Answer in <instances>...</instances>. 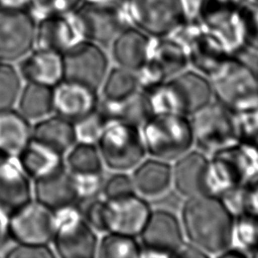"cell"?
I'll list each match as a JSON object with an SVG mask.
<instances>
[{
    "instance_id": "cell-10",
    "label": "cell",
    "mask_w": 258,
    "mask_h": 258,
    "mask_svg": "<svg viewBox=\"0 0 258 258\" xmlns=\"http://www.w3.org/2000/svg\"><path fill=\"white\" fill-rule=\"evenodd\" d=\"M36 20L27 9L0 7V61L20 60L34 48Z\"/></svg>"
},
{
    "instance_id": "cell-39",
    "label": "cell",
    "mask_w": 258,
    "mask_h": 258,
    "mask_svg": "<svg viewBox=\"0 0 258 258\" xmlns=\"http://www.w3.org/2000/svg\"><path fill=\"white\" fill-rule=\"evenodd\" d=\"M81 1L82 0H31L27 10L37 21L47 16L73 13L81 5Z\"/></svg>"
},
{
    "instance_id": "cell-32",
    "label": "cell",
    "mask_w": 258,
    "mask_h": 258,
    "mask_svg": "<svg viewBox=\"0 0 258 258\" xmlns=\"http://www.w3.org/2000/svg\"><path fill=\"white\" fill-rule=\"evenodd\" d=\"M137 90L139 89L135 72L117 64L109 69L99 91H101L103 99L120 101Z\"/></svg>"
},
{
    "instance_id": "cell-4",
    "label": "cell",
    "mask_w": 258,
    "mask_h": 258,
    "mask_svg": "<svg viewBox=\"0 0 258 258\" xmlns=\"http://www.w3.org/2000/svg\"><path fill=\"white\" fill-rule=\"evenodd\" d=\"M96 144L104 166L113 171L132 170L147 155L141 128L122 121L109 122Z\"/></svg>"
},
{
    "instance_id": "cell-20",
    "label": "cell",
    "mask_w": 258,
    "mask_h": 258,
    "mask_svg": "<svg viewBox=\"0 0 258 258\" xmlns=\"http://www.w3.org/2000/svg\"><path fill=\"white\" fill-rule=\"evenodd\" d=\"M209 155L197 149H190L173 161L172 185L182 197L189 198L203 194L204 176Z\"/></svg>"
},
{
    "instance_id": "cell-36",
    "label": "cell",
    "mask_w": 258,
    "mask_h": 258,
    "mask_svg": "<svg viewBox=\"0 0 258 258\" xmlns=\"http://www.w3.org/2000/svg\"><path fill=\"white\" fill-rule=\"evenodd\" d=\"M22 78L12 62L0 61V112L16 105L22 88Z\"/></svg>"
},
{
    "instance_id": "cell-12",
    "label": "cell",
    "mask_w": 258,
    "mask_h": 258,
    "mask_svg": "<svg viewBox=\"0 0 258 258\" xmlns=\"http://www.w3.org/2000/svg\"><path fill=\"white\" fill-rule=\"evenodd\" d=\"M53 250L62 258H93L97 256L99 238L82 214L55 224Z\"/></svg>"
},
{
    "instance_id": "cell-51",
    "label": "cell",
    "mask_w": 258,
    "mask_h": 258,
    "mask_svg": "<svg viewBox=\"0 0 258 258\" xmlns=\"http://www.w3.org/2000/svg\"><path fill=\"white\" fill-rule=\"evenodd\" d=\"M89 3H97V4H111V3H117L122 0H85Z\"/></svg>"
},
{
    "instance_id": "cell-1",
    "label": "cell",
    "mask_w": 258,
    "mask_h": 258,
    "mask_svg": "<svg viewBox=\"0 0 258 258\" xmlns=\"http://www.w3.org/2000/svg\"><path fill=\"white\" fill-rule=\"evenodd\" d=\"M234 221L222 200L207 194L186 198L181 208L185 239L209 256H219L231 246Z\"/></svg>"
},
{
    "instance_id": "cell-27",
    "label": "cell",
    "mask_w": 258,
    "mask_h": 258,
    "mask_svg": "<svg viewBox=\"0 0 258 258\" xmlns=\"http://www.w3.org/2000/svg\"><path fill=\"white\" fill-rule=\"evenodd\" d=\"M16 160L30 179L45 176L64 165L63 155L31 139L17 155Z\"/></svg>"
},
{
    "instance_id": "cell-24",
    "label": "cell",
    "mask_w": 258,
    "mask_h": 258,
    "mask_svg": "<svg viewBox=\"0 0 258 258\" xmlns=\"http://www.w3.org/2000/svg\"><path fill=\"white\" fill-rule=\"evenodd\" d=\"M242 184L244 180L238 167L224 150L210 155L204 176L203 194L222 198Z\"/></svg>"
},
{
    "instance_id": "cell-29",
    "label": "cell",
    "mask_w": 258,
    "mask_h": 258,
    "mask_svg": "<svg viewBox=\"0 0 258 258\" xmlns=\"http://www.w3.org/2000/svg\"><path fill=\"white\" fill-rule=\"evenodd\" d=\"M148 59L156 64L167 79L188 69L186 49L171 36L152 37Z\"/></svg>"
},
{
    "instance_id": "cell-34",
    "label": "cell",
    "mask_w": 258,
    "mask_h": 258,
    "mask_svg": "<svg viewBox=\"0 0 258 258\" xmlns=\"http://www.w3.org/2000/svg\"><path fill=\"white\" fill-rule=\"evenodd\" d=\"M232 246L244 251L248 257L258 256V217L241 214L235 217Z\"/></svg>"
},
{
    "instance_id": "cell-21",
    "label": "cell",
    "mask_w": 258,
    "mask_h": 258,
    "mask_svg": "<svg viewBox=\"0 0 258 258\" xmlns=\"http://www.w3.org/2000/svg\"><path fill=\"white\" fill-rule=\"evenodd\" d=\"M135 191L143 198H157L172 185L171 162L155 157L144 158L131 174Z\"/></svg>"
},
{
    "instance_id": "cell-31",
    "label": "cell",
    "mask_w": 258,
    "mask_h": 258,
    "mask_svg": "<svg viewBox=\"0 0 258 258\" xmlns=\"http://www.w3.org/2000/svg\"><path fill=\"white\" fill-rule=\"evenodd\" d=\"M64 165L72 173L104 172V163L96 143L77 140L66 152Z\"/></svg>"
},
{
    "instance_id": "cell-7",
    "label": "cell",
    "mask_w": 258,
    "mask_h": 258,
    "mask_svg": "<svg viewBox=\"0 0 258 258\" xmlns=\"http://www.w3.org/2000/svg\"><path fill=\"white\" fill-rule=\"evenodd\" d=\"M84 39L101 46L111 44L116 35L132 25L125 0L111 4H81L75 11Z\"/></svg>"
},
{
    "instance_id": "cell-44",
    "label": "cell",
    "mask_w": 258,
    "mask_h": 258,
    "mask_svg": "<svg viewBox=\"0 0 258 258\" xmlns=\"http://www.w3.org/2000/svg\"><path fill=\"white\" fill-rule=\"evenodd\" d=\"M6 258H53L55 252L48 244L16 243L8 248L4 254Z\"/></svg>"
},
{
    "instance_id": "cell-25",
    "label": "cell",
    "mask_w": 258,
    "mask_h": 258,
    "mask_svg": "<svg viewBox=\"0 0 258 258\" xmlns=\"http://www.w3.org/2000/svg\"><path fill=\"white\" fill-rule=\"evenodd\" d=\"M31 139L61 155H64L78 140L75 123L56 113L35 122L32 126Z\"/></svg>"
},
{
    "instance_id": "cell-43",
    "label": "cell",
    "mask_w": 258,
    "mask_h": 258,
    "mask_svg": "<svg viewBox=\"0 0 258 258\" xmlns=\"http://www.w3.org/2000/svg\"><path fill=\"white\" fill-rule=\"evenodd\" d=\"M86 205L82 210L84 220L90 225L96 232L106 233L107 227V203L103 198H94L85 201Z\"/></svg>"
},
{
    "instance_id": "cell-15",
    "label": "cell",
    "mask_w": 258,
    "mask_h": 258,
    "mask_svg": "<svg viewBox=\"0 0 258 258\" xmlns=\"http://www.w3.org/2000/svg\"><path fill=\"white\" fill-rule=\"evenodd\" d=\"M31 200L30 178L16 158H0V212L8 217Z\"/></svg>"
},
{
    "instance_id": "cell-6",
    "label": "cell",
    "mask_w": 258,
    "mask_h": 258,
    "mask_svg": "<svg viewBox=\"0 0 258 258\" xmlns=\"http://www.w3.org/2000/svg\"><path fill=\"white\" fill-rule=\"evenodd\" d=\"M62 81L77 83L99 92L110 69L103 46L81 39L60 54Z\"/></svg>"
},
{
    "instance_id": "cell-33",
    "label": "cell",
    "mask_w": 258,
    "mask_h": 258,
    "mask_svg": "<svg viewBox=\"0 0 258 258\" xmlns=\"http://www.w3.org/2000/svg\"><path fill=\"white\" fill-rule=\"evenodd\" d=\"M97 256L103 258H137L141 257V245L134 236L106 232L99 240Z\"/></svg>"
},
{
    "instance_id": "cell-13",
    "label": "cell",
    "mask_w": 258,
    "mask_h": 258,
    "mask_svg": "<svg viewBox=\"0 0 258 258\" xmlns=\"http://www.w3.org/2000/svg\"><path fill=\"white\" fill-rule=\"evenodd\" d=\"M107 232H117L137 237L151 213L146 199L133 192L118 199L106 200Z\"/></svg>"
},
{
    "instance_id": "cell-41",
    "label": "cell",
    "mask_w": 258,
    "mask_h": 258,
    "mask_svg": "<svg viewBox=\"0 0 258 258\" xmlns=\"http://www.w3.org/2000/svg\"><path fill=\"white\" fill-rule=\"evenodd\" d=\"M238 141H258V108L232 113Z\"/></svg>"
},
{
    "instance_id": "cell-35",
    "label": "cell",
    "mask_w": 258,
    "mask_h": 258,
    "mask_svg": "<svg viewBox=\"0 0 258 258\" xmlns=\"http://www.w3.org/2000/svg\"><path fill=\"white\" fill-rule=\"evenodd\" d=\"M144 93L147 96L152 114H183L179 96L169 79Z\"/></svg>"
},
{
    "instance_id": "cell-49",
    "label": "cell",
    "mask_w": 258,
    "mask_h": 258,
    "mask_svg": "<svg viewBox=\"0 0 258 258\" xmlns=\"http://www.w3.org/2000/svg\"><path fill=\"white\" fill-rule=\"evenodd\" d=\"M31 0H0V7L27 9Z\"/></svg>"
},
{
    "instance_id": "cell-8",
    "label": "cell",
    "mask_w": 258,
    "mask_h": 258,
    "mask_svg": "<svg viewBox=\"0 0 258 258\" xmlns=\"http://www.w3.org/2000/svg\"><path fill=\"white\" fill-rule=\"evenodd\" d=\"M132 25L150 37L170 35L185 21L181 0H125Z\"/></svg>"
},
{
    "instance_id": "cell-47",
    "label": "cell",
    "mask_w": 258,
    "mask_h": 258,
    "mask_svg": "<svg viewBox=\"0 0 258 258\" xmlns=\"http://www.w3.org/2000/svg\"><path fill=\"white\" fill-rule=\"evenodd\" d=\"M205 0H181L185 21H200V13Z\"/></svg>"
},
{
    "instance_id": "cell-16",
    "label": "cell",
    "mask_w": 258,
    "mask_h": 258,
    "mask_svg": "<svg viewBox=\"0 0 258 258\" xmlns=\"http://www.w3.org/2000/svg\"><path fill=\"white\" fill-rule=\"evenodd\" d=\"M98 92L86 86L60 81L53 87V112L76 123L96 109Z\"/></svg>"
},
{
    "instance_id": "cell-14",
    "label": "cell",
    "mask_w": 258,
    "mask_h": 258,
    "mask_svg": "<svg viewBox=\"0 0 258 258\" xmlns=\"http://www.w3.org/2000/svg\"><path fill=\"white\" fill-rule=\"evenodd\" d=\"M81 39L84 38L75 12L47 16L36 21L34 47L61 54Z\"/></svg>"
},
{
    "instance_id": "cell-11",
    "label": "cell",
    "mask_w": 258,
    "mask_h": 258,
    "mask_svg": "<svg viewBox=\"0 0 258 258\" xmlns=\"http://www.w3.org/2000/svg\"><path fill=\"white\" fill-rule=\"evenodd\" d=\"M55 230L53 213L30 201L7 217L6 232L16 243L48 244Z\"/></svg>"
},
{
    "instance_id": "cell-23",
    "label": "cell",
    "mask_w": 258,
    "mask_h": 258,
    "mask_svg": "<svg viewBox=\"0 0 258 258\" xmlns=\"http://www.w3.org/2000/svg\"><path fill=\"white\" fill-rule=\"evenodd\" d=\"M17 69L26 82L54 87L62 79L60 54L47 49L34 47L19 60Z\"/></svg>"
},
{
    "instance_id": "cell-50",
    "label": "cell",
    "mask_w": 258,
    "mask_h": 258,
    "mask_svg": "<svg viewBox=\"0 0 258 258\" xmlns=\"http://www.w3.org/2000/svg\"><path fill=\"white\" fill-rule=\"evenodd\" d=\"M5 231H6V222L4 221V215L0 212V242L3 239Z\"/></svg>"
},
{
    "instance_id": "cell-9",
    "label": "cell",
    "mask_w": 258,
    "mask_h": 258,
    "mask_svg": "<svg viewBox=\"0 0 258 258\" xmlns=\"http://www.w3.org/2000/svg\"><path fill=\"white\" fill-rule=\"evenodd\" d=\"M139 238L141 257H175L185 242L180 219L165 209L151 210Z\"/></svg>"
},
{
    "instance_id": "cell-17",
    "label": "cell",
    "mask_w": 258,
    "mask_h": 258,
    "mask_svg": "<svg viewBox=\"0 0 258 258\" xmlns=\"http://www.w3.org/2000/svg\"><path fill=\"white\" fill-rule=\"evenodd\" d=\"M32 196L52 212L79 203L73 175L66 165L33 180Z\"/></svg>"
},
{
    "instance_id": "cell-48",
    "label": "cell",
    "mask_w": 258,
    "mask_h": 258,
    "mask_svg": "<svg viewBox=\"0 0 258 258\" xmlns=\"http://www.w3.org/2000/svg\"><path fill=\"white\" fill-rule=\"evenodd\" d=\"M175 257H209V255L190 242H184L176 252Z\"/></svg>"
},
{
    "instance_id": "cell-52",
    "label": "cell",
    "mask_w": 258,
    "mask_h": 258,
    "mask_svg": "<svg viewBox=\"0 0 258 258\" xmlns=\"http://www.w3.org/2000/svg\"><path fill=\"white\" fill-rule=\"evenodd\" d=\"M255 71H256V74H257V78H258V61H257V66H256V69H255Z\"/></svg>"
},
{
    "instance_id": "cell-26",
    "label": "cell",
    "mask_w": 258,
    "mask_h": 258,
    "mask_svg": "<svg viewBox=\"0 0 258 258\" xmlns=\"http://www.w3.org/2000/svg\"><path fill=\"white\" fill-rule=\"evenodd\" d=\"M30 121L17 110L0 112V158H16L31 140Z\"/></svg>"
},
{
    "instance_id": "cell-37",
    "label": "cell",
    "mask_w": 258,
    "mask_h": 258,
    "mask_svg": "<svg viewBox=\"0 0 258 258\" xmlns=\"http://www.w3.org/2000/svg\"><path fill=\"white\" fill-rule=\"evenodd\" d=\"M108 123L109 120L100 109L98 103V106L94 111L75 123L77 139L80 141L96 143Z\"/></svg>"
},
{
    "instance_id": "cell-45",
    "label": "cell",
    "mask_w": 258,
    "mask_h": 258,
    "mask_svg": "<svg viewBox=\"0 0 258 258\" xmlns=\"http://www.w3.org/2000/svg\"><path fill=\"white\" fill-rule=\"evenodd\" d=\"M138 89L142 92H148L161 83L168 80L162 71L149 59L135 71Z\"/></svg>"
},
{
    "instance_id": "cell-22",
    "label": "cell",
    "mask_w": 258,
    "mask_h": 258,
    "mask_svg": "<svg viewBox=\"0 0 258 258\" xmlns=\"http://www.w3.org/2000/svg\"><path fill=\"white\" fill-rule=\"evenodd\" d=\"M169 80L177 91L183 114L186 116L214 101L211 80L192 69H186Z\"/></svg>"
},
{
    "instance_id": "cell-38",
    "label": "cell",
    "mask_w": 258,
    "mask_h": 258,
    "mask_svg": "<svg viewBox=\"0 0 258 258\" xmlns=\"http://www.w3.org/2000/svg\"><path fill=\"white\" fill-rule=\"evenodd\" d=\"M240 9L245 30V52L258 56V0H244Z\"/></svg>"
},
{
    "instance_id": "cell-5",
    "label": "cell",
    "mask_w": 258,
    "mask_h": 258,
    "mask_svg": "<svg viewBox=\"0 0 258 258\" xmlns=\"http://www.w3.org/2000/svg\"><path fill=\"white\" fill-rule=\"evenodd\" d=\"M189 119L195 146L209 156L238 142L232 113L215 100Z\"/></svg>"
},
{
    "instance_id": "cell-42",
    "label": "cell",
    "mask_w": 258,
    "mask_h": 258,
    "mask_svg": "<svg viewBox=\"0 0 258 258\" xmlns=\"http://www.w3.org/2000/svg\"><path fill=\"white\" fill-rule=\"evenodd\" d=\"M136 192L133 180L127 171H114L108 178H105L102 196L105 200H114Z\"/></svg>"
},
{
    "instance_id": "cell-18",
    "label": "cell",
    "mask_w": 258,
    "mask_h": 258,
    "mask_svg": "<svg viewBox=\"0 0 258 258\" xmlns=\"http://www.w3.org/2000/svg\"><path fill=\"white\" fill-rule=\"evenodd\" d=\"M188 67L201 73L210 80L218 75L228 61L235 55L230 53L224 45L203 31L186 46Z\"/></svg>"
},
{
    "instance_id": "cell-19",
    "label": "cell",
    "mask_w": 258,
    "mask_h": 258,
    "mask_svg": "<svg viewBox=\"0 0 258 258\" xmlns=\"http://www.w3.org/2000/svg\"><path fill=\"white\" fill-rule=\"evenodd\" d=\"M152 37L134 25L123 28L111 42V55L116 64L137 71L149 57Z\"/></svg>"
},
{
    "instance_id": "cell-3",
    "label": "cell",
    "mask_w": 258,
    "mask_h": 258,
    "mask_svg": "<svg viewBox=\"0 0 258 258\" xmlns=\"http://www.w3.org/2000/svg\"><path fill=\"white\" fill-rule=\"evenodd\" d=\"M211 82L214 100L231 113L258 108L256 71L240 56H233Z\"/></svg>"
},
{
    "instance_id": "cell-30",
    "label": "cell",
    "mask_w": 258,
    "mask_h": 258,
    "mask_svg": "<svg viewBox=\"0 0 258 258\" xmlns=\"http://www.w3.org/2000/svg\"><path fill=\"white\" fill-rule=\"evenodd\" d=\"M17 111L29 121H38L53 112V87L27 82L22 86Z\"/></svg>"
},
{
    "instance_id": "cell-46",
    "label": "cell",
    "mask_w": 258,
    "mask_h": 258,
    "mask_svg": "<svg viewBox=\"0 0 258 258\" xmlns=\"http://www.w3.org/2000/svg\"><path fill=\"white\" fill-rule=\"evenodd\" d=\"M244 213L258 217V178L244 183Z\"/></svg>"
},
{
    "instance_id": "cell-40",
    "label": "cell",
    "mask_w": 258,
    "mask_h": 258,
    "mask_svg": "<svg viewBox=\"0 0 258 258\" xmlns=\"http://www.w3.org/2000/svg\"><path fill=\"white\" fill-rule=\"evenodd\" d=\"M72 175L79 202H85L102 195L105 181L104 172L72 173Z\"/></svg>"
},
{
    "instance_id": "cell-28",
    "label": "cell",
    "mask_w": 258,
    "mask_h": 258,
    "mask_svg": "<svg viewBox=\"0 0 258 258\" xmlns=\"http://www.w3.org/2000/svg\"><path fill=\"white\" fill-rule=\"evenodd\" d=\"M99 107L111 121H122L141 127L152 115L151 108L144 92L137 90L129 97L120 101L99 100Z\"/></svg>"
},
{
    "instance_id": "cell-2",
    "label": "cell",
    "mask_w": 258,
    "mask_h": 258,
    "mask_svg": "<svg viewBox=\"0 0 258 258\" xmlns=\"http://www.w3.org/2000/svg\"><path fill=\"white\" fill-rule=\"evenodd\" d=\"M140 128L146 153L151 157L173 162L195 147L189 116L152 114Z\"/></svg>"
}]
</instances>
